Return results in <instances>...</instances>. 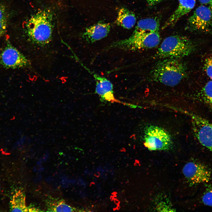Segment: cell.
Returning a JSON list of instances; mask_svg holds the SVG:
<instances>
[{
	"label": "cell",
	"instance_id": "1",
	"mask_svg": "<svg viewBox=\"0 0 212 212\" xmlns=\"http://www.w3.org/2000/svg\"><path fill=\"white\" fill-rule=\"evenodd\" d=\"M160 26L159 20L155 17L140 20L130 37L111 43L105 50L117 49L135 51L155 47L160 41Z\"/></svg>",
	"mask_w": 212,
	"mask_h": 212
},
{
	"label": "cell",
	"instance_id": "2",
	"mask_svg": "<svg viewBox=\"0 0 212 212\" xmlns=\"http://www.w3.org/2000/svg\"><path fill=\"white\" fill-rule=\"evenodd\" d=\"M150 75L151 79L155 82L173 87L186 77L187 68L179 58H165L155 65Z\"/></svg>",
	"mask_w": 212,
	"mask_h": 212
},
{
	"label": "cell",
	"instance_id": "3",
	"mask_svg": "<svg viewBox=\"0 0 212 212\" xmlns=\"http://www.w3.org/2000/svg\"><path fill=\"white\" fill-rule=\"evenodd\" d=\"M27 34L33 43L46 45L51 41L53 33L52 15L47 10H42L31 16L26 25Z\"/></svg>",
	"mask_w": 212,
	"mask_h": 212
},
{
	"label": "cell",
	"instance_id": "4",
	"mask_svg": "<svg viewBox=\"0 0 212 212\" xmlns=\"http://www.w3.org/2000/svg\"><path fill=\"white\" fill-rule=\"evenodd\" d=\"M195 49L192 42L188 38L179 35L165 38L162 42L155 55L161 58H179L189 55Z\"/></svg>",
	"mask_w": 212,
	"mask_h": 212
},
{
	"label": "cell",
	"instance_id": "5",
	"mask_svg": "<svg viewBox=\"0 0 212 212\" xmlns=\"http://www.w3.org/2000/svg\"><path fill=\"white\" fill-rule=\"evenodd\" d=\"M143 140L145 146L151 151L169 150L173 146L172 138L169 133L157 125H150L145 128Z\"/></svg>",
	"mask_w": 212,
	"mask_h": 212
},
{
	"label": "cell",
	"instance_id": "6",
	"mask_svg": "<svg viewBox=\"0 0 212 212\" xmlns=\"http://www.w3.org/2000/svg\"><path fill=\"white\" fill-rule=\"evenodd\" d=\"M186 28L191 31H210L212 28V11L204 5L199 6L189 18Z\"/></svg>",
	"mask_w": 212,
	"mask_h": 212
},
{
	"label": "cell",
	"instance_id": "7",
	"mask_svg": "<svg viewBox=\"0 0 212 212\" xmlns=\"http://www.w3.org/2000/svg\"><path fill=\"white\" fill-rule=\"evenodd\" d=\"M0 64L5 68L15 69L29 67L31 63L9 41L0 53Z\"/></svg>",
	"mask_w": 212,
	"mask_h": 212
},
{
	"label": "cell",
	"instance_id": "8",
	"mask_svg": "<svg viewBox=\"0 0 212 212\" xmlns=\"http://www.w3.org/2000/svg\"><path fill=\"white\" fill-rule=\"evenodd\" d=\"M205 165L195 161L186 163L183 169V173L191 186L207 183L211 180V173Z\"/></svg>",
	"mask_w": 212,
	"mask_h": 212
},
{
	"label": "cell",
	"instance_id": "9",
	"mask_svg": "<svg viewBox=\"0 0 212 212\" xmlns=\"http://www.w3.org/2000/svg\"><path fill=\"white\" fill-rule=\"evenodd\" d=\"M190 115L197 138L201 144L212 151V123L198 115Z\"/></svg>",
	"mask_w": 212,
	"mask_h": 212
},
{
	"label": "cell",
	"instance_id": "10",
	"mask_svg": "<svg viewBox=\"0 0 212 212\" xmlns=\"http://www.w3.org/2000/svg\"><path fill=\"white\" fill-rule=\"evenodd\" d=\"M83 66L94 78L96 82L95 92L99 95L102 102H116L131 106V105L121 101L115 98L114 94L113 85L109 80Z\"/></svg>",
	"mask_w": 212,
	"mask_h": 212
},
{
	"label": "cell",
	"instance_id": "11",
	"mask_svg": "<svg viewBox=\"0 0 212 212\" xmlns=\"http://www.w3.org/2000/svg\"><path fill=\"white\" fill-rule=\"evenodd\" d=\"M110 25L107 23L99 22L86 29L82 34L85 40L93 43L106 37L110 32Z\"/></svg>",
	"mask_w": 212,
	"mask_h": 212
},
{
	"label": "cell",
	"instance_id": "12",
	"mask_svg": "<svg viewBox=\"0 0 212 212\" xmlns=\"http://www.w3.org/2000/svg\"><path fill=\"white\" fill-rule=\"evenodd\" d=\"M178 6L163 25L162 28L175 25L182 16L189 12L194 7L196 0H178Z\"/></svg>",
	"mask_w": 212,
	"mask_h": 212
},
{
	"label": "cell",
	"instance_id": "13",
	"mask_svg": "<svg viewBox=\"0 0 212 212\" xmlns=\"http://www.w3.org/2000/svg\"><path fill=\"white\" fill-rule=\"evenodd\" d=\"M136 21L135 14L125 7H121L118 10L115 24L123 28L129 29L133 27Z\"/></svg>",
	"mask_w": 212,
	"mask_h": 212
},
{
	"label": "cell",
	"instance_id": "14",
	"mask_svg": "<svg viewBox=\"0 0 212 212\" xmlns=\"http://www.w3.org/2000/svg\"><path fill=\"white\" fill-rule=\"evenodd\" d=\"M10 211L11 212H28L24 193L21 190L15 192L10 202Z\"/></svg>",
	"mask_w": 212,
	"mask_h": 212
},
{
	"label": "cell",
	"instance_id": "15",
	"mask_svg": "<svg viewBox=\"0 0 212 212\" xmlns=\"http://www.w3.org/2000/svg\"><path fill=\"white\" fill-rule=\"evenodd\" d=\"M7 22V16L5 7L0 5V38L5 33Z\"/></svg>",
	"mask_w": 212,
	"mask_h": 212
},
{
	"label": "cell",
	"instance_id": "16",
	"mask_svg": "<svg viewBox=\"0 0 212 212\" xmlns=\"http://www.w3.org/2000/svg\"><path fill=\"white\" fill-rule=\"evenodd\" d=\"M51 211L55 212H73L76 209L67 204L64 201H60L52 205Z\"/></svg>",
	"mask_w": 212,
	"mask_h": 212
},
{
	"label": "cell",
	"instance_id": "17",
	"mask_svg": "<svg viewBox=\"0 0 212 212\" xmlns=\"http://www.w3.org/2000/svg\"><path fill=\"white\" fill-rule=\"evenodd\" d=\"M158 200V201L156 200L157 201H156V203H155L156 210L163 211H165V210L166 211H175L173 208H172L169 200L168 199H167V198L165 200V198H162L161 199L159 197Z\"/></svg>",
	"mask_w": 212,
	"mask_h": 212
},
{
	"label": "cell",
	"instance_id": "18",
	"mask_svg": "<svg viewBox=\"0 0 212 212\" xmlns=\"http://www.w3.org/2000/svg\"><path fill=\"white\" fill-rule=\"evenodd\" d=\"M201 201L204 205L212 207V185L207 188L203 193Z\"/></svg>",
	"mask_w": 212,
	"mask_h": 212
},
{
	"label": "cell",
	"instance_id": "19",
	"mask_svg": "<svg viewBox=\"0 0 212 212\" xmlns=\"http://www.w3.org/2000/svg\"><path fill=\"white\" fill-rule=\"evenodd\" d=\"M203 93L206 101L212 105V80L208 81L204 86Z\"/></svg>",
	"mask_w": 212,
	"mask_h": 212
},
{
	"label": "cell",
	"instance_id": "20",
	"mask_svg": "<svg viewBox=\"0 0 212 212\" xmlns=\"http://www.w3.org/2000/svg\"><path fill=\"white\" fill-rule=\"evenodd\" d=\"M204 67L208 76L212 80V56L207 57L205 60Z\"/></svg>",
	"mask_w": 212,
	"mask_h": 212
},
{
	"label": "cell",
	"instance_id": "21",
	"mask_svg": "<svg viewBox=\"0 0 212 212\" xmlns=\"http://www.w3.org/2000/svg\"><path fill=\"white\" fill-rule=\"evenodd\" d=\"M203 5L208 6L212 11V0H199Z\"/></svg>",
	"mask_w": 212,
	"mask_h": 212
},
{
	"label": "cell",
	"instance_id": "22",
	"mask_svg": "<svg viewBox=\"0 0 212 212\" xmlns=\"http://www.w3.org/2000/svg\"><path fill=\"white\" fill-rule=\"evenodd\" d=\"M150 5H153L163 0H146Z\"/></svg>",
	"mask_w": 212,
	"mask_h": 212
},
{
	"label": "cell",
	"instance_id": "23",
	"mask_svg": "<svg viewBox=\"0 0 212 212\" xmlns=\"http://www.w3.org/2000/svg\"></svg>",
	"mask_w": 212,
	"mask_h": 212
}]
</instances>
